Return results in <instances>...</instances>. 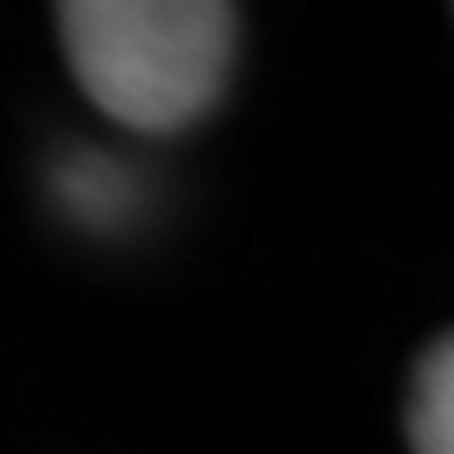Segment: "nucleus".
I'll return each mask as SVG.
<instances>
[{"instance_id":"f257e3e1","label":"nucleus","mask_w":454,"mask_h":454,"mask_svg":"<svg viewBox=\"0 0 454 454\" xmlns=\"http://www.w3.org/2000/svg\"><path fill=\"white\" fill-rule=\"evenodd\" d=\"M57 38L107 121L184 133L227 89L240 13L221 0H70L57 7Z\"/></svg>"},{"instance_id":"f03ea898","label":"nucleus","mask_w":454,"mask_h":454,"mask_svg":"<svg viewBox=\"0 0 454 454\" xmlns=\"http://www.w3.org/2000/svg\"><path fill=\"white\" fill-rule=\"evenodd\" d=\"M411 454H454V340H429L411 379Z\"/></svg>"}]
</instances>
